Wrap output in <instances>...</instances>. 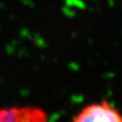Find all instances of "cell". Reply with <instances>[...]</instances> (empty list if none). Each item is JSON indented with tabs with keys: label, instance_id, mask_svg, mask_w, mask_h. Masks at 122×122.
<instances>
[{
	"label": "cell",
	"instance_id": "2",
	"mask_svg": "<svg viewBox=\"0 0 122 122\" xmlns=\"http://www.w3.org/2000/svg\"><path fill=\"white\" fill-rule=\"evenodd\" d=\"M0 122H48V115L37 106H13L0 109Z\"/></svg>",
	"mask_w": 122,
	"mask_h": 122
},
{
	"label": "cell",
	"instance_id": "1",
	"mask_svg": "<svg viewBox=\"0 0 122 122\" xmlns=\"http://www.w3.org/2000/svg\"><path fill=\"white\" fill-rule=\"evenodd\" d=\"M71 122H122V112L108 100H98L82 107Z\"/></svg>",
	"mask_w": 122,
	"mask_h": 122
}]
</instances>
